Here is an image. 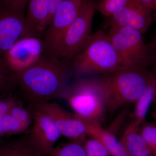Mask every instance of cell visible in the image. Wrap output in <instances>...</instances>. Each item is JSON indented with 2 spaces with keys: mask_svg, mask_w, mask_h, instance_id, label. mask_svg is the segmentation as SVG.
<instances>
[{
  "mask_svg": "<svg viewBox=\"0 0 156 156\" xmlns=\"http://www.w3.org/2000/svg\"><path fill=\"white\" fill-rule=\"evenodd\" d=\"M9 94L0 95V117L9 113L11 108L19 102Z\"/></svg>",
  "mask_w": 156,
  "mask_h": 156,
  "instance_id": "obj_25",
  "label": "cell"
},
{
  "mask_svg": "<svg viewBox=\"0 0 156 156\" xmlns=\"http://www.w3.org/2000/svg\"><path fill=\"white\" fill-rule=\"evenodd\" d=\"M153 16V20H154L155 22L156 23V12H154Z\"/></svg>",
  "mask_w": 156,
  "mask_h": 156,
  "instance_id": "obj_30",
  "label": "cell"
},
{
  "mask_svg": "<svg viewBox=\"0 0 156 156\" xmlns=\"http://www.w3.org/2000/svg\"><path fill=\"white\" fill-rule=\"evenodd\" d=\"M120 140L130 156H156L138 131L128 127Z\"/></svg>",
  "mask_w": 156,
  "mask_h": 156,
  "instance_id": "obj_16",
  "label": "cell"
},
{
  "mask_svg": "<svg viewBox=\"0 0 156 156\" xmlns=\"http://www.w3.org/2000/svg\"><path fill=\"white\" fill-rule=\"evenodd\" d=\"M44 53L43 39L30 37L18 40L6 53L5 62L15 74L22 72L40 60Z\"/></svg>",
  "mask_w": 156,
  "mask_h": 156,
  "instance_id": "obj_10",
  "label": "cell"
},
{
  "mask_svg": "<svg viewBox=\"0 0 156 156\" xmlns=\"http://www.w3.org/2000/svg\"><path fill=\"white\" fill-rule=\"evenodd\" d=\"M62 98L79 116L100 125L106 107L98 76H79L69 84Z\"/></svg>",
  "mask_w": 156,
  "mask_h": 156,
  "instance_id": "obj_4",
  "label": "cell"
},
{
  "mask_svg": "<svg viewBox=\"0 0 156 156\" xmlns=\"http://www.w3.org/2000/svg\"><path fill=\"white\" fill-rule=\"evenodd\" d=\"M153 73L146 88L141 96L136 100L132 116V122L128 126L139 131L145 119L151 104L154 101L156 91V66H153Z\"/></svg>",
  "mask_w": 156,
  "mask_h": 156,
  "instance_id": "obj_13",
  "label": "cell"
},
{
  "mask_svg": "<svg viewBox=\"0 0 156 156\" xmlns=\"http://www.w3.org/2000/svg\"><path fill=\"white\" fill-rule=\"evenodd\" d=\"M91 136L100 139L106 146L111 156H130L126 147L121 140L117 139L115 134L103 129L100 125L95 126Z\"/></svg>",
  "mask_w": 156,
  "mask_h": 156,
  "instance_id": "obj_17",
  "label": "cell"
},
{
  "mask_svg": "<svg viewBox=\"0 0 156 156\" xmlns=\"http://www.w3.org/2000/svg\"><path fill=\"white\" fill-rule=\"evenodd\" d=\"M83 145L87 156H110L106 146L97 137L91 136Z\"/></svg>",
  "mask_w": 156,
  "mask_h": 156,
  "instance_id": "obj_21",
  "label": "cell"
},
{
  "mask_svg": "<svg viewBox=\"0 0 156 156\" xmlns=\"http://www.w3.org/2000/svg\"><path fill=\"white\" fill-rule=\"evenodd\" d=\"M83 144L71 141L60 146L54 147L49 153L50 156H87Z\"/></svg>",
  "mask_w": 156,
  "mask_h": 156,
  "instance_id": "obj_19",
  "label": "cell"
},
{
  "mask_svg": "<svg viewBox=\"0 0 156 156\" xmlns=\"http://www.w3.org/2000/svg\"><path fill=\"white\" fill-rule=\"evenodd\" d=\"M44 112L51 117L62 136L83 144L89 135L90 122L68 112L57 104L46 102L31 107Z\"/></svg>",
  "mask_w": 156,
  "mask_h": 156,
  "instance_id": "obj_9",
  "label": "cell"
},
{
  "mask_svg": "<svg viewBox=\"0 0 156 156\" xmlns=\"http://www.w3.org/2000/svg\"><path fill=\"white\" fill-rule=\"evenodd\" d=\"M34 124L29 135L33 142L49 154L62 136L50 116L37 108H32Z\"/></svg>",
  "mask_w": 156,
  "mask_h": 156,
  "instance_id": "obj_12",
  "label": "cell"
},
{
  "mask_svg": "<svg viewBox=\"0 0 156 156\" xmlns=\"http://www.w3.org/2000/svg\"><path fill=\"white\" fill-rule=\"evenodd\" d=\"M147 46L150 65L156 66V34L152 41Z\"/></svg>",
  "mask_w": 156,
  "mask_h": 156,
  "instance_id": "obj_27",
  "label": "cell"
},
{
  "mask_svg": "<svg viewBox=\"0 0 156 156\" xmlns=\"http://www.w3.org/2000/svg\"><path fill=\"white\" fill-rule=\"evenodd\" d=\"M17 87L16 74L9 69L5 62L0 59V95L11 94Z\"/></svg>",
  "mask_w": 156,
  "mask_h": 156,
  "instance_id": "obj_18",
  "label": "cell"
},
{
  "mask_svg": "<svg viewBox=\"0 0 156 156\" xmlns=\"http://www.w3.org/2000/svg\"><path fill=\"white\" fill-rule=\"evenodd\" d=\"M153 118L156 120V111L154 112L153 114Z\"/></svg>",
  "mask_w": 156,
  "mask_h": 156,
  "instance_id": "obj_31",
  "label": "cell"
},
{
  "mask_svg": "<svg viewBox=\"0 0 156 156\" xmlns=\"http://www.w3.org/2000/svg\"><path fill=\"white\" fill-rule=\"evenodd\" d=\"M137 66L112 73L98 76L101 90L106 109L113 112L134 104L150 80L153 68Z\"/></svg>",
  "mask_w": 156,
  "mask_h": 156,
  "instance_id": "obj_2",
  "label": "cell"
},
{
  "mask_svg": "<svg viewBox=\"0 0 156 156\" xmlns=\"http://www.w3.org/2000/svg\"><path fill=\"white\" fill-rule=\"evenodd\" d=\"M0 156H50L31 140L29 136L0 144Z\"/></svg>",
  "mask_w": 156,
  "mask_h": 156,
  "instance_id": "obj_14",
  "label": "cell"
},
{
  "mask_svg": "<svg viewBox=\"0 0 156 156\" xmlns=\"http://www.w3.org/2000/svg\"><path fill=\"white\" fill-rule=\"evenodd\" d=\"M63 1V0H50V11H49V17L47 21V27L50 24L52 17L56 9Z\"/></svg>",
  "mask_w": 156,
  "mask_h": 156,
  "instance_id": "obj_28",
  "label": "cell"
},
{
  "mask_svg": "<svg viewBox=\"0 0 156 156\" xmlns=\"http://www.w3.org/2000/svg\"><path fill=\"white\" fill-rule=\"evenodd\" d=\"M138 132L156 156V124L144 122Z\"/></svg>",
  "mask_w": 156,
  "mask_h": 156,
  "instance_id": "obj_22",
  "label": "cell"
},
{
  "mask_svg": "<svg viewBox=\"0 0 156 156\" xmlns=\"http://www.w3.org/2000/svg\"><path fill=\"white\" fill-rule=\"evenodd\" d=\"M1 2L9 9L25 15L26 8L28 0H0Z\"/></svg>",
  "mask_w": 156,
  "mask_h": 156,
  "instance_id": "obj_26",
  "label": "cell"
},
{
  "mask_svg": "<svg viewBox=\"0 0 156 156\" xmlns=\"http://www.w3.org/2000/svg\"><path fill=\"white\" fill-rule=\"evenodd\" d=\"M154 101H156V91L154 99Z\"/></svg>",
  "mask_w": 156,
  "mask_h": 156,
  "instance_id": "obj_32",
  "label": "cell"
},
{
  "mask_svg": "<svg viewBox=\"0 0 156 156\" xmlns=\"http://www.w3.org/2000/svg\"><path fill=\"white\" fill-rule=\"evenodd\" d=\"M83 1H85V0H83Z\"/></svg>",
  "mask_w": 156,
  "mask_h": 156,
  "instance_id": "obj_33",
  "label": "cell"
},
{
  "mask_svg": "<svg viewBox=\"0 0 156 156\" xmlns=\"http://www.w3.org/2000/svg\"><path fill=\"white\" fill-rule=\"evenodd\" d=\"M98 2L96 0L84 1L62 40L58 58L71 59L87 46L93 35L92 22Z\"/></svg>",
  "mask_w": 156,
  "mask_h": 156,
  "instance_id": "obj_5",
  "label": "cell"
},
{
  "mask_svg": "<svg viewBox=\"0 0 156 156\" xmlns=\"http://www.w3.org/2000/svg\"><path fill=\"white\" fill-rule=\"evenodd\" d=\"M153 11L156 12V0H140Z\"/></svg>",
  "mask_w": 156,
  "mask_h": 156,
  "instance_id": "obj_29",
  "label": "cell"
},
{
  "mask_svg": "<svg viewBox=\"0 0 156 156\" xmlns=\"http://www.w3.org/2000/svg\"><path fill=\"white\" fill-rule=\"evenodd\" d=\"M30 37L40 35L31 26L26 16L9 9L0 1V59L5 62L6 53L16 42Z\"/></svg>",
  "mask_w": 156,
  "mask_h": 156,
  "instance_id": "obj_8",
  "label": "cell"
},
{
  "mask_svg": "<svg viewBox=\"0 0 156 156\" xmlns=\"http://www.w3.org/2000/svg\"><path fill=\"white\" fill-rule=\"evenodd\" d=\"M153 11L140 0H129L125 5L107 17L109 26L133 29L144 34L153 21Z\"/></svg>",
  "mask_w": 156,
  "mask_h": 156,
  "instance_id": "obj_11",
  "label": "cell"
},
{
  "mask_svg": "<svg viewBox=\"0 0 156 156\" xmlns=\"http://www.w3.org/2000/svg\"><path fill=\"white\" fill-rule=\"evenodd\" d=\"M73 72L79 76L108 74L125 68L107 33L93 34L81 52L71 59Z\"/></svg>",
  "mask_w": 156,
  "mask_h": 156,
  "instance_id": "obj_3",
  "label": "cell"
},
{
  "mask_svg": "<svg viewBox=\"0 0 156 156\" xmlns=\"http://www.w3.org/2000/svg\"><path fill=\"white\" fill-rule=\"evenodd\" d=\"M2 118L4 136H11L24 132L27 127L20 122L10 113L7 114Z\"/></svg>",
  "mask_w": 156,
  "mask_h": 156,
  "instance_id": "obj_20",
  "label": "cell"
},
{
  "mask_svg": "<svg viewBox=\"0 0 156 156\" xmlns=\"http://www.w3.org/2000/svg\"><path fill=\"white\" fill-rule=\"evenodd\" d=\"M84 2L83 0H63L58 6L46 28L43 39L44 46V55L58 58L62 40L77 15Z\"/></svg>",
  "mask_w": 156,
  "mask_h": 156,
  "instance_id": "obj_7",
  "label": "cell"
},
{
  "mask_svg": "<svg viewBox=\"0 0 156 156\" xmlns=\"http://www.w3.org/2000/svg\"><path fill=\"white\" fill-rule=\"evenodd\" d=\"M9 113L20 122L28 128L31 123V117L29 112L24 108L20 102L14 105Z\"/></svg>",
  "mask_w": 156,
  "mask_h": 156,
  "instance_id": "obj_24",
  "label": "cell"
},
{
  "mask_svg": "<svg viewBox=\"0 0 156 156\" xmlns=\"http://www.w3.org/2000/svg\"><path fill=\"white\" fill-rule=\"evenodd\" d=\"M27 19L39 35L47 28L50 0H28Z\"/></svg>",
  "mask_w": 156,
  "mask_h": 156,
  "instance_id": "obj_15",
  "label": "cell"
},
{
  "mask_svg": "<svg viewBox=\"0 0 156 156\" xmlns=\"http://www.w3.org/2000/svg\"><path fill=\"white\" fill-rule=\"evenodd\" d=\"M107 33L125 68L137 66H150L147 46L142 34L125 27L110 26Z\"/></svg>",
  "mask_w": 156,
  "mask_h": 156,
  "instance_id": "obj_6",
  "label": "cell"
},
{
  "mask_svg": "<svg viewBox=\"0 0 156 156\" xmlns=\"http://www.w3.org/2000/svg\"><path fill=\"white\" fill-rule=\"evenodd\" d=\"M73 72L71 59L43 55L30 67L16 74L17 86L33 106L62 98Z\"/></svg>",
  "mask_w": 156,
  "mask_h": 156,
  "instance_id": "obj_1",
  "label": "cell"
},
{
  "mask_svg": "<svg viewBox=\"0 0 156 156\" xmlns=\"http://www.w3.org/2000/svg\"><path fill=\"white\" fill-rule=\"evenodd\" d=\"M129 0H101L98 2L97 11L105 17L111 16L115 12L125 5Z\"/></svg>",
  "mask_w": 156,
  "mask_h": 156,
  "instance_id": "obj_23",
  "label": "cell"
}]
</instances>
